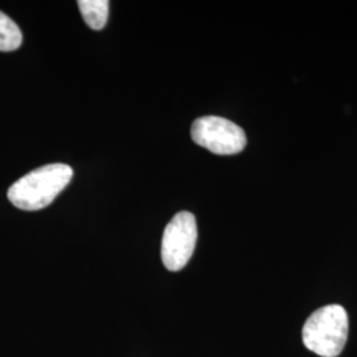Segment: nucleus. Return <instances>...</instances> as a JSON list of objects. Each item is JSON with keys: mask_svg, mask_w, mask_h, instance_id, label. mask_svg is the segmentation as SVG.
I'll return each mask as SVG.
<instances>
[{"mask_svg": "<svg viewBox=\"0 0 357 357\" xmlns=\"http://www.w3.org/2000/svg\"><path fill=\"white\" fill-rule=\"evenodd\" d=\"M109 6L107 0H79L78 8L84 16V20L91 29L100 31L107 23L109 17Z\"/></svg>", "mask_w": 357, "mask_h": 357, "instance_id": "5", "label": "nucleus"}, {"mask_svg": "<svg viewBox=\"0 0 357 357\" xmlns=\"http://www.w3.org/2000/svg\"><path fill=\"white\" fill-rule=\"evenodd\" d=\"M307 349L321 357H336L348 339V314L343 306L330 305L317 310L302 331Z\"/></svg>", "mask_w": 357, "mask_h": 357, "instance_id": "2", "label": "nucleus"}, {"mask_svg": "<svg viewBox=\"0 0 357 357\" xmlns=\"http://www.w3.org/2000/svg\"><path fill=\"white\" fill-rule=\"evenodd\" d=\"M197 241L196 218L191 212H178L172 217L163 233L162 261L169 271L184 268L195 252Z\"/></svg>", "mask_w": 357, "mask_h": 357, "instance_id": "4", "label": "nucleus"}, {"mask_svg": "<svg viewBox=\"0 0 357 357\" xmlns=\"http://www.w3.org/2000/svg\"><path fill=\"white\" fill-rule=\"evenodd\" d=\"M192 139L217 155H234L241 153L246 146V135L243 128L221 116L208 115L193 122Z\"/></svg>", "mask_w": 357, "mask_h": 357, "instance_id": "3", "label": "nucleus"}, {"mask_svg": "<svg viewBox=\"0 0 357 357\" xmlns=\"http://www.w3.org/2000/svg\"><path fill=\"white\" fill-rule=\"evenodd\" d=\"M23 41L20 28L6 13H0V51H16Z\"/></svg>", "mask_w": 357, "mask_h": 357, "instance_id": "6", "label": "nucleus"}, {"mask_svg": "<svg viewBox=\"0 0 357 357\" xmlns=\"http://www.w3.org/2000/svg\"><path fill=\"white\" fill-rule=\"evenodd\" d=\"M73 178V169L64 163L40 167L19 178L8 190V199L23 211H38L52 204Z\"/></svg>", "mask_w": 357, "mask_h": 357, "instance_id": "1", "label": "nucleus"}]
</instances>
